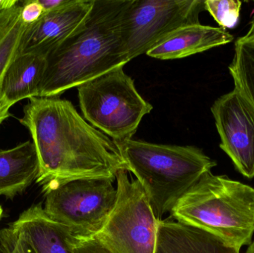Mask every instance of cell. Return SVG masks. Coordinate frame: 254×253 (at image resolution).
I'll list each match as a JSON object with an SVG mask.
<instances>
[{
  "instance_id": "cell-13",
  "label": "cell",
  "mask_w": 254,
  "mask_h": 253,
  "mask_svg": "<svg viewBox=\"0 0 254 253\" xmlns=\"http://www.w3.org/2000/svg\"><path fill=\"white\" fill-rule=\"evenodd\" d=\"M201 229L167 218L159 221L155 253H240Z\"/></svg>"
},
{
  "instance_id": "cell-10",
  "label": "cell",
  "mask_w": 254,
  "mask_h": 253,
  "mask_svg": "<svg viewBox=\"0 0 254 253\" xmlns=\"http://www.w3.org/2000/svg\"><path fill=\"white\" fill-rule=\"evenodd\" d=\"M95 0H71L57 10L45 12L24 33L20 53L48 56L59 47L86 17Z\"/></svg>"
},
{
  "instance_id": "cell-3",
  "label": "cell",
  "mask_w": 254,
  "mask_h": 253,
  "mask_svg": "<svg viewBox=\"0 0 254 253\" xmlns=\"http://www.w3.org/2000/svg\"><path fill=\"white\" fill-rule=\"evenodd\" d=\"M115 143L127 171L140 183L159 221L217 165L202 150L192 146L164 145L132 138Z\"/></svg>"
},
{
  "instance_id": "cell-19",
  "label": "cell",
  "mask_w": 254,
  "mask_h": 253,
  "mask_svg": "<svg viewBox=\"0 0 254 253\" xmlns=\"http://www.w3.org/2000/svg\"><path fill=\"white\" fill-rule=\"evenodd\" d=\"M0 253H36L20 233L10 225L0 230Z\"/></svg>"
},
{
  "instance_id": "cell-15",
  "label": "cell",
  "mask_w": 254,
  "mask_h": 253,
  "mask_svg": "<svg viewBox=\"0 0 254 253\" xmlns=\"http://www.w3.org/2000/svg\"><path fill=\"white\" fill-rule=\"evenodd\" d=\"M47 56L36 53H19L4 74L2 90L12 104L38 97L46 71Z\"/></svg>"
},
{
  "instance_id": "cell-20",
  "label": "cell",
  "mask_w": 254,
  "mask_h": 253,
  "mask_svg": "<svg viewBox=\"0 0 254 253\" xmlns=\"http://www.w3.org/2000/svg\"><path fill=\"white\" fill-rule=\"evenodd\" d=\"M43 7L39 0H28L22 5L21 18L27 25L37 22L43 14Z\"/></svg>"
},
{
  "instance_id": "cell-22",
  "label": "cell",
  "mask_w": 254,
  "mask_h": 253,
  "mask_svg": "<svg viewBox=\"0 0 254 253\" xmlns=\"http://www.w3.org/2000/svg\"><path fill=\"white\" fill-rule=\"evenodd\" d=\"M13 105V104H12L4 95L2 90V82H1L0 83V126L4 120L10 117L9 110Z\"/></svg>"
},
{
  "instance_id": "cell-6",
  "label": "cell",
  "mask_w": 254,
  "mask_h": 253,
  "mask_svg": "<svg viewBox=\"0 0 254 253\" xmlns=\"http://www.w3.org/2000/svg\"><path fill=\"white\" fill-rule=\"evenodd\" d=\"M114 181L86 178L63 183L43 192V209L74 239H92L104 227L116 203Z\"/></svg>"
},
{
  "instance_id": "cell-11",
  "label": "cell",
  "mask_w": 254,
  "mask_h": 253,
  "mask_svg": "<svg viewBox=\"0 0 254 253\" xmlns=\"http://www.w3.org/2000/svg\"><path fill=\"white\" fill-rule=\"evenodd\" d=\"M9 225L22 234L36 253H76L69 230L49 218L40 203L23 211Z\"/></svg>"
},
{
  "instance_id": "cell-2",
  "label": "cell",
  "mask_w": 254,
  "mask_h": 253,
  "mask_svg": "<svg viewBox=\"0 0 254 253\" xmlns=\"http://www.w3.org/2000/svg\"><path fill=\"white\" fill-rule=\"evenodd\" d=\"M128 0H95L84 20L47 56L38 97H59L118 67L127 57L122 18Z\"/></svg>"
},
{
  "instance_id": "cell-27",
  "label": "cell",
  "mask_w": 254,
  "mask_h": 253,
  "mask_svg": "<svg viewBox=\"0 0 254 253\" xmlns=\"http://www.w3.org/2000/svg\"><path fill=\"white\" fill-rule=\"evenodd\" d=\"M1 215H2V208L0 206V219H1Z\"/></svg>"
},
{
  "instance_id": "cell-1",
  "label": "cell",
  "mask_w": 254,
  "mask_h": 253,
  "mask_svg": "<svg viewBox=\"0 0 254 253\" xmlns=\"http://www.w3.org/2000/svg\"><path fill=\"white\" fill-rule=\"evenodd\" d=\"M37 152L43 192L67 181L115 180L127 170L115 141L82 117L70 101L59 97L30 98L19 119Z\"/></svg>"
},
{
  "instance_id": "cell-16",
  "label": "cell",
  "mask_w": 254,
  "mask_h": 253,
  "mask_svg": "<svg viewBox=\"0 0 254 253\" xmlns=\"http://www.w3.org/2000/svg\"><path fill=\"white\" fill-rule=\"evenodd\" d=\"M22 5L0 10V83L15 58L20 53L22 37L28 25L21 18Z\"/></svg>"
},
{
  "instance_id": "cell-18",
  "label": "cell",
  "mask_w": 254,
  "mask_h": 253,
  "mask_svg": "<svg viewBox=\"0 0 254 253\" xmlns=\"http://www.w3.org/2000/svg\"><path fill=\"white\" fill-rule=\"evenodd\" d=\"M242 1L239 0H206L204 10L210 13L221 28H233L238 23Z\"/></svg>"
},
{
  "instance_id": "cell-14",
  "label": "cell",
  "mask_w": 254,
  "mask_h": 253,
  "mask_svg": "<svg viewBox=\"0 0 254 253\" xmlns=\"http://www.w3.org/2000/svg\"><path fill=\"white\" fill-rule=\"evenodd\" d=\"M39 160L31 141L0 150V196L13 199L23 193L38 176Z\"/></svg>"
},
{
  "instance_id": "cell-12",
  "label": "cell",
  "mask_w": 254,
  "mask_h": 253,
  "mask_svg": "<svg viewBox=\"0 0 254 253\" xmlns=\"http://www.w3.org/2000/svg\"><path fill=\"white\" fill-rule=\"evenodd\" d=\"M233 40L234 36L221 28L201 24L187 25L169 34L146 54L163 60L182 59L228 44Z\"/></svg>"
},
{
  "instance_id": "cell-5",
  "label": "cell",
  "mask_w": 254,
  "mask_h": 253,
  "mask_svg": "<svg viewBox=\"0 0 254 253\" xmlns=\"http://www.w3.org/2000/svg\"><path fill=\"white\" fill-rule=\"evenodd\" d=\"M114 68L77 87L83 117L114 141L131 139L152 105L136 89L134 80Z\"/></svg>"
},
{
  "instance_id": "cell-8",
  "label": "cell",
  "mask_w": 254,
  "mask_h": 253,
  "mask_svg": "<svg viewBox=\"0 0 254 253\" xmlns=\"http://www.w3.org/2000/svg\"><path fill=\"white\" fill-rule=\"evenodd\" d=\"M202 0H128L122 34L128 60L146 53L182 27L200 24Z\"/></svg>"
},
{
  "instance_id": "cell-21",
  "label": "cell",
  "mask_w": 254,
  "mask_h": 253,
  "mask_svg": "<svg viewBox=\"0 0 254 253\" xmlns=\"http://www.w3.org/2000/svg\"><path fill=\"white\" fill-rule=\"evenodd\" d=\"M76 253H113L97 239H76L74 240Z\"/></svg>"
},
{
  "instance_id": "cell-24",
  "label": "cell",
  "mask_w": 254,
  "mask_h": 253,
  "mask_svg": "<svg viewBox=\"0 0 254 253\" xmlns=\"http://www.w3.org/2000/svg\"><path fill=\"white\" fill-rule=\"evenodd\" d=\"M251 24H252V25H251V28L250 29H249V32H248L244 37H242V38L244 39V40L250 38V37L254 35V17Z\"/></svg>"
},
{
  "instance_id": "cell-7",
  "label": "cell",
  "mask_w": 254,
  "mask_h": 253,
  "mask_svg": "<svg viewBox=\"0 0 254 253\" xmlns=\"http://www.w3.org/2000/svg\"><path fill=\"white\" fill-rule=\"evenodd\" d=\"M127 172L116 175V203L94 239L113 253H155L159 220L140 183Z\"/></svg>"
},
{
  "instance_id": "cell-28",
  "label": "cell",
  "mask_w": 254,
  "mask_h": 253,
  "mask_svg": "<svg viewBox=\"0 0 254 253\" xmlns=\"http://www.w3.org/2000/svg\"><path fill=\"white\" fill-rule=\"evenodd\" d=\"M1 0H0V4H1Z\"/></svg>"
},
{
  "instance_id": "cell-9",
  "label": "cell",
  "mask_w": 254,
  "mask_h": 253,
  "mask_svg": "<svg viewBox=\"0 0 254 253\" xmlns=\"http://www.w3.org/2000/svg\"><path fill=\"white\" fill-rule=\"evenodd\" d=\"M220 148L231 159L240 173L254 178V108L234 88L211 107Z\"/></svg>"
},
{
  "instance_id": "cell-17",
  "label": "cell",
  "mask_w": 254,
  "mask_h": 253,
  "mask_svg": "<svg viewBox=\"0 0 254 253\" xmlns=\"http://www.w3.org/2000/svg\"><path fill=\"white\" fill-rule=\"evenodd\" d=\"M229 71L237 89L254 108V44L239 38Z\"/></svg>"
},
{
  "instance_id": "cell-25",
  "label": "cell",
  "mask_w": 254,
  "mask_h": 253,
  "mask_svg": "<svg viewBox=\"0 0 254 253\" xmlns=\"http://www.w3.org/2000/svg\"><path fill=\"white\" fill-rule=\"evenodd\" d=\"M246 253H254V241L249 245Z\"/></svg>"
},
{
  "instance_id": "cell-4",
  "label": "cell",
  "mask_w": 254,
  "mask_h": 253,
  "mask_svg": "<svg viewBox=\"0 0 254 253\" xmlns=\"http://www.w3.org/2000/svg\"><path fill=\"white\" fill-rule=\"evenodd\" d=\"M170 215L240 251L253 242L254 188L207 172L179 199Z\"/></svg>"
},
{
  "instance_id": "cell-23",
  "label": "cell",
  "mask_w": 254,
  "mask_h": 253,
  "mask_svg": "<svg viewBox=\"0 0 254 253\" xmlns=\"http://www.w3.org/2000/svg\"><path fill=\"white\" fill-rule=\"evenodd\" d=\"M71 0H39L43 8V11L49 12L57 10L68 4Z\"/></svg>"
},
{
  "instance_id": "cell-26",
  "label": "cell",
  "mask_w": 254,
  "mask_h": 253,
  "mask_svg": "<svg viewBox=\"0 0 254 253\" xmlns=\"http://www.w3.org/2000/svg\"><path fill=\"white\" fill-rule=\"evenodd\" d=\"M240 38H241L243 40H245V41L251 42V43H254V35L252 36V37H250V38L246 39V40H244V39L242 38V37H240Z\"/></svg>"
}]
</instances>
